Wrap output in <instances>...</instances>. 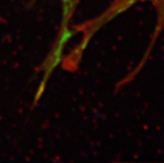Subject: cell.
Wrapping results in <instances>:
<instances>
[{"instance_id":"1","label":"cell","mask_w":164,"mask_h":163,"mask_svg":"<svg viewBox=\"0 0 164 163\" xmlns=\"http://www.w3.org/2000/svg\"><path fill=\"white\" fill-rule=\"evenodd\" d=\"M139 3L149 4L155 14V24L152 33L151 34V40L148 48L139 64L135 67L137 71H141L151 57V53L155 45V42L164 31V0H113L106 8L103 9V11L97 14L96 16L85 21L80 25H75V33L81 37L80 43L83 46H88L92 37L101 28Z\"/></svg>"},{"instance_id":"2","label":"cell","mask_w":164,"mask_h":163,"mask_svg":"<svg viewBox=\"0 0 164 163\" xmlns=\"http://www.w3.org/2000/svg\"><path fill=\"white\" fill-rule=\"evenodd\" d=\"M61 5V23L56 36V40L48 55L47 62L52 66L60 64L64 56L65 48L70 40L73 19L77 8L81 4L82 0H59Z\"/></svg>"}]
</instances>
